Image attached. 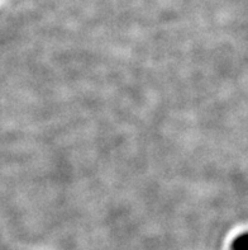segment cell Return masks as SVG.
Listing matches in <instances>:
<instances>
[{
  "instance_id": "obj_1",
  "label": "cell",
  "mask_w": 248,
  "mask_h": 250,
  "mask_svg": "<svg viewBox=\"0 0 248 250\" xmlns=\"http://www.w3.org/2000/svg\"><path fill=\"white\" fill-rule=\"evenodd\" d=\"M248 234L243 232L238 238L234 239L232 244V250H248Z\"/></svg>"
}]
</instances>
